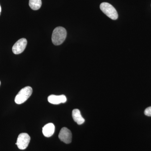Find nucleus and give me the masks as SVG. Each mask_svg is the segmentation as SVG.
Wrapping results in <instances>:
<instances>
[{
	"instance_id": "f257e3e1",
	"label": "nucleus",
	"mask_w": 151,
	"mask_h": 151,
	"mask_svg": "<svg viewBox=\"0 0 151 151\" xmlns=\"http://www.w3.org/2000/svg\"><path fill=\"white\" fill-rule=\"evenodd\" d=\"M67 36V32L64 27H58L55 28L52 32V41L55 45L62 44L65 41Z\"/></svg>"
},
{
	"instance_id": "f03ea898",
	"label": "nucleus",
	"mask_w": 151,
	"mask_h": 151,
	"mask_svg": "<svg viewBox=\"0 0 151 151\" xmlns=\"http://www.w3.org/2000/svg\"><path fill=\"white\" fill-rule=\"evenodd\" d=\"M32 89L29 86H26L22 89L15 98V102L17 104H21L24 103L32 95Z\"/></svg>"
},
{
	"instance_id": "7ed1b4c3",
	"label": "nucleus",
	"mask_w": 151,
	"mask_h": 151,
	"mask_svg": "<svg viewBox=\"0 0 151 151\" xmlns=\"http://www.w3.org/2000/svg\"><path fill=\"white\" fill-rule=\"evenodd\" d=\"M100 9L106 16L112 19L116 20L118 18L117 11L111 4L106 2L102 3L100 4Z\"/></svg>"
},
{
	"instance_id": "20e7f679",
	"label": "nucleus",
	"mask_w": 151,
	"mask_h": 151,
	"mask_svg": "<svg viewBox=\"0 0 151 151\" xmlns=\"http://www.w3.org/2000/svg\"><path fill=\"white\" fill-rule=\"evenodd\" d=\"M30 141V137L27 133H23L19 134L16 145L20 150H25L27 147Z\"/></svg>"
},
{
	"instance_id": "39448f33",
	"label": "nucleus",
	"mask_w": 151,
	"mask_h": 151,
	"mask_svg": "<svg viewBox=\"0 0 151 151\" xmlns=\"http://www.w3.org/2000/svg\"><path fill=\"white\" fill-rule=\"evenodd\" d=\"M27 43V40L24 38L18 40L12 47V51L14 54L17 55L22 53L26 48Z\"/></svg>"
},
{
	"instance_id": "423d86ee",
	"label": "nucleus",
	"mask_w": 151,
	"mask_h": 151,
	"mask_svg": "<svg viewBox=\"0 0 151 151\" xmlns=\"http://www.w3.org/2000/svg\"><path fill=\"white\" fill-rule=\"evenodd\" d=\"M59 139L65 144H69L72 141V133L66 127H63L60 130L58 135Z\"/></svg>"
},
{
	"instance_id": "0eeeda50",
	"label": "nucleus",
	"mask_w": 151,
	"mask_h": 151,
	"mask_svg": "<svg viewBox=\"0 0 151 151\" xmlns=\"http://www.w3.org/2000/svg\"><path fill=\"white\" fill-rule=\"evenodd\" d=\"M47 100L50 103L54 105H58L60 103H64L67 101V98L65 95H55L52 94L47 98Z\"/></svg>"
},
{
	"instance_id": "6e6552de",
	"label": "nucleus",
	"mask_w": 151,
	"mask_h": 151,
	"mask_svg": "<svg viewBox=\"0 0 151 151\" xmlns=\"http://www.w3.org/2000/svg\"><path fill=\"white\" fill-rule=\"evenodd\" d=\"M55 130V127L52 123L47 124L42 128V133L46 137H50L53 135Z\"/></svg>"
},
{
	"instance_id": "1a4fd4ad",
	"label": "nucleus",
	"mask_w": 151,
	"mask_h": 151,
	"mask_svg": "<svg viewBox=\"0 0 151 151\" xmlns=\"http://www.w3.org/2000/svg\"><path fill=\"white\" fill-rule=\"evenodd\" d=\"M72 117L74 122L78 125H81L85 122V120L81 116L80 111L78 109H75L72 111Z\"/></svg>"
},
{
	"instance_id": "9d476101",
	"label": "nucleus",
	"mask_w": 151,
	"mask_h": 151,
	"mask_svg": "<svg viewBox=\"0 0 151 151\" xmlns=\"http://www.w3.org/2000/svg\"><path fill=\"white\" fill-rule=\"evenodd\" d=\"M29 6L33 10H37L41 6V0H29Z\"/></svg>"
},
{
	"instance_id": "9b49d317",
	"label": "nucleus",
	"mask_w": 151,
	"mask_h": 151,
	"mask_svg": "<svg viewBox=\"0 0 151 151\" xmlns=\"http://www.w3.org/2000/svg\"><path fill=\"white\" fill-rule=\"evenodd\" d=\"M145 114L147 116H151V106L146 108L145 111Z\"/></svg>"
},
{
	"instance_id": "f8f14e48",
	"label": "nucleus",
	"mask_w": 151,
	"mask_h": 151,
	"mask_svg": "<svg viewBox=\"0 0 151 151\" xmlns=\"http://www.w3.org/2000/svg\"><path fill=\"white\" fill-rule=\"evenodd\" d=\"M1 6H0V14H1Z\"/></svg>"
},
{
	"instance_id": "ddd939ff",
	"label": "nucleus",
	"mask_w": 151,
	"mask_h": 151,
	"mask_svg": "<svg viewBox=\"0 0 151 151\" xmlns=\"http://www.w3.org/2000/svg\"><path fill=\"white\" fill-rule=\"evenodd\" d=\"M1 81H0V86H1Z\"/></svg>"
}]
</instances>
